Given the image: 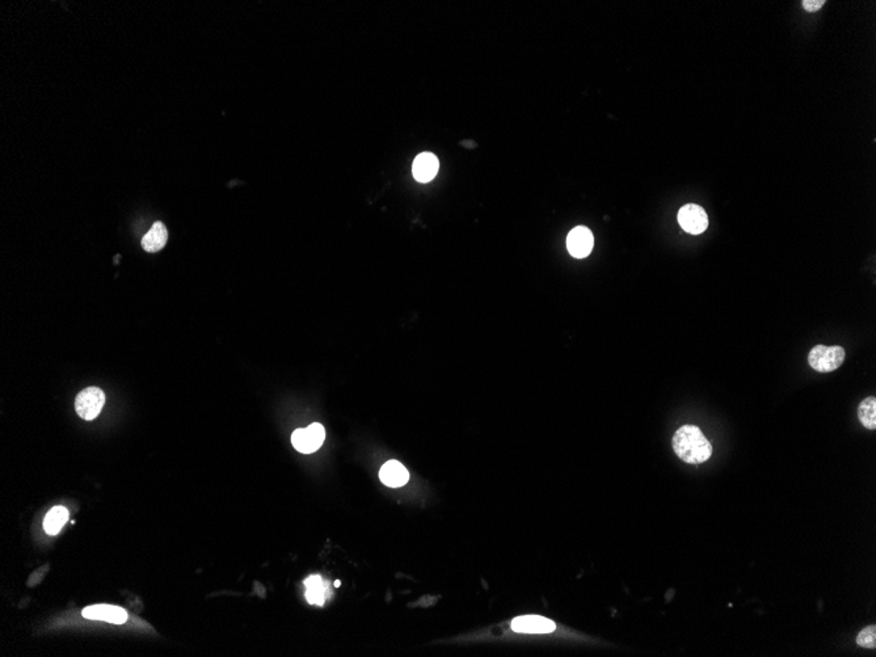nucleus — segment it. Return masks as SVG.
<instances>
[{"label":"nucleus","instance_id":"obj_2","mask_svg":"<svg viewBox=\"0 0 876 657\" xmlns=\"http://www.w3.org/2000/svg\"><path fill=\"white\" fill-rule=\"evenodd\" d=\"M846 358V352L842 346H814L808 355L809 366L818 372H831L837 370Z\"/></svg>","mask_w":876,"mask_h":657},{"label":"nucleus","instance_id":"obj_15","mask_svg":"<svg viewBox=\"0 0 876 657\" xmlns=\"http://www.w3.org/2000/svg\"><path fill=\"white\" fill-rule=\"evenodd\" d=\"M857 644L862 648H876V626L871 624L865 627L857 636Z\"/></svg>","mask_w":876,"mask_h":657},{"label":"nucleus","instance_id":"obj_13","mask_svg":"<svg viewBox=\"0 0 876 657\" xmlns=\"http://www.w3.org/2000/svg\"><path fill=\"white\" fill-rule=\"evenodd\" d=\"M69 519V510L65 507H54L43 519V529L49 536H57Z\"/></svg>","mask_w":876,"mask_h":657},{"label":"nucleus","instance_id":"obj_7","mask_svg":"<svg viewBox=\"0 0 876 657\" xmlns=\"http://www.w3.org/2000/svg\"><path fill=\"white\" fill-rule=\"evenodd\" d=\"M512 630L521 634H549L557 629V624L540 615L517 617L512 623Z\"/></svg>","mask_w":876,"mask_h":657},{"label":"nucleus","instance_id":"obj_3","mask_svg":"<svg viewBox=\"0 0 876 657\" xmlns=\"http://www.w3.org/2000/svg\"><path fill=\"white\" fill-rule=\"evenodd\" d=\"M326 438L323 425L314 423L305 429H297L292 434V443L295 449L303 454H310L320 449Z\"/></svg>","mask_w":876,"mask_h":657},{"label":"nucleus","instance_id":"obj_16","mask_svg":"<svg viewBox=\"0 0 876 657\" xmlns=\"http://www.w3.org/2000/svg\"><path fill=\"white\" fill-rule=\"evenodd\" d=\"M824 4V0H804L803 9H807L809 12H815L817 9H821Z\"/></svg>","mask_w":876,"mask_h":657},{"label":"nucleus","instance_id":"obj_14","mask_svg":"<svg viewBox=\"0 0 876 657\" xmlns=\"http://www.w3.org/2000/svg\"><path fill=\"white\" fill-rule=\"evenodd\" d=\"M859 421L870 431L876 429V398L868 397L860 402L858 407Z\"/></svg>","mask_w":876,"mask_h":657},{"label":"nucleus","instance_id":"obj_6","mask_svg":"<svg viewBox=\"0 0 876 657\" xmlns=\"http://www.w3.org/2000/svg\"><path fill=\"white\" fill-rule=\"evenodd\" d=\"M594 245L593 233L585 226H577L567 236V248L571 256L576 259H584L589 256Z\"/></svg>","mask_w":876,"mask_h":657},{"label":"nucleus","instance_id":"obj_17","mask_svg":"<svg viewBox=\"0 0 876 657\" xmlns=\"http://www.w3.org/2000/svg\"><path fill=\"white\" fill-rule=\"evenodd\" d=\"M340 585H341V583H340V580H336V581H335V587H336V588H339V587H340Z\"/></svg>","mask_w":876,"mask_h":657},{"label":"nucleus","instance_id":"obj_11","mask_svg":"<svg viewBox=\"0 0 876 657\" xmlns=\"http://www.w3.org/2000/svg\"><path fill=\"white\" fill-rule=\"evenodd\" d=\"M306 587V600L311 605L323 606L327 597H329V589L326 581L319 575H314L305 581Z\"/></svg>","mask_w":876,"mask_h":657},{"label":"nucleus","instance_id":"obj_1","mask_svg":"<svg viewBox=\"0 0 876 657\" xmlns=\"http://www.w3.org/2000/svg\"><path fill=\"white\" fill-rule=\"evenodd\" d=\"M676 456L689 465H701L713 456V445L696 425H684L673 436Z\"/></svg>","mask_w":876,"mask_h":657},{"label":"nucleus","instance_id":"obj_9","mask_svg":"<svg viewBox=\"0 0 876 657\" xmlns=\"http://www.w3.org/2000/svg\"><path fill=\"white\" fill-rule=\"evenodd\" d=\"M439 168L438 159L430 153H422L413 162V177L420 182H428L436 177Z\"/></svg>","mask_w":876,"mask_h":657},{"label":"nucleus","instance_id":"obj_5","mask_svg":"<svg viewBox=\"0 0 876 657\" xmlns=\"http://www.w3.org/2000/svg\"><path fill=\"white\" fill-rule=\"evenodd\" d=\"M677 219L682 230L691 235L705 233L708 227V216L705 209L696 204H687L679 209Z\"/></svg>","mask_w":876,"mask_h":657},{"label":"nucleus","instance_id":"obj_4","mask_svg":"<svg viewBox=\"0 0 876 657\" xmlns=\"http://www.w3.org/2000/svg\"><path fill=\"white\" fill-rule=\"evenodd\" d=\"M105 404V394L97 387H88L77 394L75 399V409L77 415L84 420H94L99 416Z\"/></svg>","mask_w":876,"mask_h":657},{"label":"nucleus","instance_id":"obj_8","mask_svg":"<svg viewBox=\"0 0 876 657\" xmlns=\"http://www.w3.org/2000/svg\"><path fill=\"white\" fill-rule=\"evenodd\" d=\"M82 614L87 619L105 621L113 624H122L128 619V613L125 609L113 605L88 606L82 612Z\"/></svg>","mask_w":876,"mask_h":657},{"label":"nucleus","instance_id":"obj_12","mask_svg":"<svg viewBox=\"0 0 876 657\" xmlns=\"http://www.w3.org/2000/svg\"><path fill=\"white\" fill-rule=\"evenodd\" d=\"M168 241L167 228L162 222H155L142 239V247L147 252H158L164 248Z\"/></svg>","mask_w":876,"mask_h":657},{"label":"nucleus","instance_id":"obj_10","mask_svg":"<svg viewBox=\"0 0 876 657\" xmlns=\"http://www.w3.org/2000/svg\"><path fill=\"white\" fill-rule=\"evenodd\" d=\"M379 479L387 487L396 488V487H402V485H405L408 482L410 474H408L407 468L400 462H398V460H388L380 468Z\"/></svg>","mask_w":876,"mask_h":657}]
</instances>
